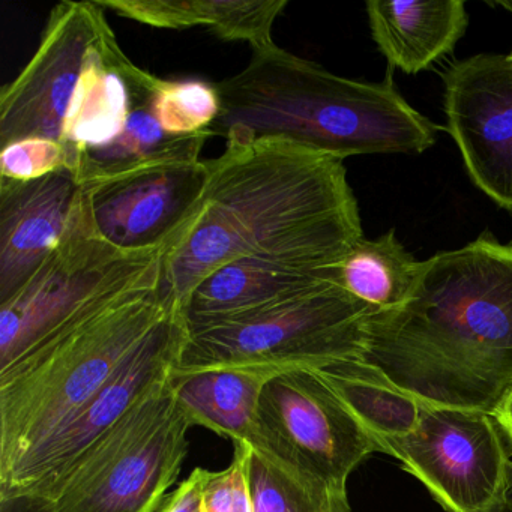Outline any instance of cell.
Returning <instances> with one entry per match:
<instances>
[{
	"label": "cell",
	"instance_id": "cell-1",
	"mask_svg": "<svg viewBox=\"0 0 512 512\" xmlns=\"http://www.w3.org/2000/svg\"><path fill=\"white\" fill-rule=\"evenodd\" d=\"M202 199L161 254L158 293L179 311L199 281L248 257L337 268L364 239L346 167L286 137L229 136Z\"/></svg>",
	"mask_w": 512,
	"mask_h": 512
},
{
	"label": "cell",
	"instance_id": "cell-2",
	"mask_svg": "<svg viewBox=\"0 0 512 512\" xmlns=\"http://www.w3.org/2000/svg\"><path fill=\"white\" fill-rule=\"evenodd\" d=\"M361 359L421 403L493 413L512 385V245L421 262L409 301L368 319Z\"/></svg>",
	"mask_w": 512,
	"mask_h": 512
},
{
	"label": "cell",
	"instance_id": "cell-3",
	"mask_svg": "<svg viewBox=\"0 0 512 512\" xmlns=\"http://www.w3.org/2000/svg\"><path fill=\"white\" fill-rule=\"evenodd\" d=\"M217 86L221 112L208 130L211 137H286L344 161L422 154L439 130L391 80L346 79L275 43L253 49L247 67Z\"/></svg>",
	"mask_w": 512,
	"mask_h": 512
},
{
	"label": "cell",
	"instance_id": "cell-4",
	"mask_svg": "<svg viewBox=\"0 0 512 512\" xmlns=\"http://www.w3.org/2000/svg\"><path fill=\"white\" fill-rule=\"evenodd\" d=\"M172 308L158 287L139 290L0 371V476L85 407Z\"/></svg>",
	"mask_w": 512,
	"mask_h": 512
},
{
	"label": "cell",
	"instance_id": "cell-5",
	"mask_svg": "<svg viewBox=\"0 0 512 512\" xmlns=\"http://www.w3.org/2000/svg\"><path fill=\"white\" fill-rule=\"evenodd\" d=\"M377 313L338 284L224 322L187 331L172 373L208 368L281 373L361 358L365 326Z\"/></svg>",
	"mask_w": 512,
	"mask_h": 512
},
{
	"label": "cell",
	"instance_id": "cell-6",
	"mask_svg": "<svg viewBox=\"0 0 512 512\" xmlns=\"http://www.w3.org/2000/svg\"><path fill=\"white\" fill-rule=\"evenodd\" d=\"M191 424L169 379L104 433L43 503L47 512H155L178 481Z\"/></svg>",
	"mask_w": 512,
	"mask_h": 512
},
{
	"label": "cell",
	"instance_id": "cell-7",
	"mask_svg": "<svg viewBox=\"0 0 512 512\" xmlns=\"http://www.w3.org/2000/svg\"><path fill=\"white\" fill-rule=\"evenodd\" d=\"M161 254H128L79 229L8 301L0 304V371L59 332L139 290L160 284Z\"/></svg>",
	"mask_w": 512,
	"mask_h": 512
},
{
	"label": "cell",
	"instance_id": "cell-8",
	"mask_svg": "<svg viewBox=\"0 0 512 512\" xmlns=\"http://www.w3.org/2000/svg\"><path fill=\"white\" fill-rule=\"evenodd\" d=\"M185 338L184 317L172 308L85 407L0 476L2 502L29 500L43 505L77 460L152 388L169 379Z\"/></svg>",
	"mask_w": 512,
	"mask_h": 512
},
{
	"label": "cell",
	"instance_id": "cell-9",
	"mask_svg": "<svg viewBox=\"0 0 512 512\" xmlns=\"http://www.w3.org/2000/svg\"><path fill=\"white\" fill-rule=\"evenodd\" d=\"M383 452L448 512H490L508 496L512 463L491 413L422 403L415 430Z\"/></svg>",
	"mask_w": 512,
	"mask_h": 512
},
{
	"label": "cell",
	"instance_id": "cell-10",
	"mask_svg": "<svg viewBox=\"0 0 512 512\" xmlns=\"http://www.w3.org/2000/svg\"><path fill=\"white\" fill-rule=\"evenodd\" d=\"M262 445L346 488L350 473L379 442L350 412L316 368H292L274 374L259 406Z\"/></svg>",
	"mask_w": 512,
	"mask_h": 512
},
{
	"label": "cell",
	"instance_id": "cell-11",
	"mask_svg": "<svg viewBox=\"0 0 512 512\" xmlns=\"http://www.w3.org/2000/svg\"><path fill=\"white\" fill-rule=\"evenodd\" d=\"M113 31L98 2L53 8L40 46L0 91V145L41 137L62 142L65 113L92 50Z\"/></svg>",
	"mask_w": 512,
	"mask_h": 512
},
{
	"label": "cell",
	"instance_id": "cell-12",
	"mask_svg": "<svg viewBox=\"0 0 512 512\" xmlns=\"http://www.w3.org/2000/svg\"><path fill=\"white\" fill-rule=\"evenodd\" d=\"M208 167L170 160L83 185L95 233L128 254L164 251L199 206Z\"/></svg>",
	"mask_w": 512,
	"mask_h": 512
},
{
	"label": "cell",
	"instance_id": "cell-13",
	"mask_svg": "<svg viewBox=\"0 0 512 512\" xmlns=\"http://www.w3.org/2000/svg\"><path fill=\"white\" fill-rule=\"evenodd\" d=\"M443 110L473 184L512 212V61L470 56L442 76Z\"/></svg>",
	"mask_w": 512,
	"mask_h": 512
},
{
	"label": "cell",
	"instance_id": "cell-14",
	"mask_svg": "<svg viewBox=\"0 0 512 512\" xmlns=\"http://www.w3.org/2000/svg\"><path fill=\"white\" fill-rule=\"evenodd\" d=\"M86 215L85 191L71 170L28 182L0 178V304L34 277Z\"/></svg>",
	"mask_w": 512,
	"mask_h": 512
},
{
	"label": "cell",
	"instance_id": "cell-15",
	"mask_svg": "<svg viewBox=\"0 0 512 512\" xmlns=\"http://www.w3.org/2000/svg\"><path fill=\"white\" fill-rule=\"evenodd\" d=\"M158 80L133 64L110 31L92 50L65 113L61 143L68 170L76 172L85 152L112 143L124 131L140 95L154 89Z\"/></svg>",
	"mask_w": 512,
	"mask_h": 512
},
{
	"label": "cell",
	"instance_id": "cell-16",
	"mask_svg": "<svg viewBox=\"0 0 512 512\" xmlns=\"http://www.w3.org/2000/svg\"><path fill=\"white\" fill-rule=\"evenodd\" d=\"M337 268L275 259H239L203 278L179 313L187 331L254 313L337 283Z\"/></svg>",
	"mask_w": 512,
	"mask_h": 512
},
{
	"label": "cell",
	"instance_id": "cell-17",
	"mask_svg": "<svg viewBox=\"0 0 512 512\" xmlns=\"http://www.w3.org/2000/svg\"><path fill=\"white\" fill-rule=\"evenodd\" d=\"M367 16L380 53L406 74H419L449 55L469 25L463 0H370Z\"/></svg>",
	"mask_w": 512,
	"mask_h": 512
},
{
	"label": "cell",
	"instance_id": "cell-18",
	"mask_svg": "<svg viewBox=\"0 0 512 512\" xmlns=\"http://www.w3.org/2000/svg\"><path fill=\"white\" fill-rule=\"evenodd\" d=\"M104 10L157 29L203 26L224 41L253 49L274 44L272 26L287 0H97Z\"/></svg>",
	"mask_w": 512,
	"mask_h": 512
},
{
	"label": "cell",
	"instance_id": "cell-19",
	"mask_svg": "<svg viewBox=\"0 0 512 512\" xmlns=\"http://www.w3.org/2000/svg\"><path fill=\"white\" fill-rule=\"evenodd\" d=\"M277 373L244 368H208L172 373L170 386L191 427H205L232 443L259 439L263 388Z\"/></svg>",
	"mask_w": 512,
	"mask_h": 512
},
{
	"label": "cell",
	"instance_id": "cell-20",
	"mask_svg": "<svg viewBox=\"0 0 512 512\" xmlns=\"http://www.w3.org/2000/svg\"><path fill=\"white\" fill-rule=\"evenodd\" d=\"M155 88L140 95L128 116L124 131L112 143L85 152L80 157L74 172L79 184L103 181L161 161L200 158L211 134L208 131L191 136L167 134L152 106Z\"/></svg>",
	"mask_w": 512,
	"mask_h": 512
},
{
	"label": "cell",
	"instance_id": "cell-21",
	"mask_svg": "<svg viewBox=\"0 0 512 512\" xmlns=\"http://www.w3.org/2000/svg\"><path fill=\"white\" fill-rule=\"evenodd\" d=\"M316 370L379 442L380 452L385 443L409 436L418 425L421 401L361 358L337 359Z\"/></svg>",
	"mask_w": 512,
	"mask_h": 512
},
{
	"label": "cell",
	"instance_id": "cell-22",
	"mask_svg": "<svg viewBox=\"0 0 512 512\" xmlns=\"http://www.w3.org/2000/svg\"><path fill=\"white\" fill-rule=\"evenodd\" d=\"M421 262L403 247L394 230L376 239H362L338 265L341 289L374 310L403 307L418 283Z\"/></svg>",
	"mask_w": 512,
	"mask_h": 512
},
{
	"label": "cell",
	"instance_id": "cell-23",
	"mask_svg": "<svg viewBox=\"0 0 512 512\" xmlns=\"http://www.w3.org/2000/svg\"><path fill=\"white\" fill-rule=\"evenodd\" d=\"M250 488L254 512H352L347 488L262 445H251Z\"/></svg>",
	"mask_w": 512,
	"mask_h": 512
},
{
	"label": "cell",
	"instance_id": "cell-24",
	"mask_svg": "<svg viewBox=\"0 0 512 512\" xmlns=\"http://www.w3.org/2000/svg\"><path fill=\"white\" fill-rule=\"evenodd\" d=\"M154 113L170 136L205 133L221 112L218 86L202 80L160 79L154 94Z\"/></svg>",
	"mask_w": 512,
	"mask_h": 512
},
{
	"label": "cell",
	"instance_id": "cell-25",
	"mask_svg": "<svg viewBox=\"0 0 512 512\" xmlns=\"http://www.w3.org/2000/svg\"><path fill=\"white\" fill-rule=\"evenodd\" d=\"M232 463L226 469L206 470L202 512H254L250 488L251 445L233 443Z\"/></svg>",
	"mask_w": 512,
	"mask_h": 512
},
{
	"label": "cell",
	"instance_id": "cell-26",
	"mask_svg": "<svg viewBox=\"0 0 512 512\" xmlns=\"http://www.w3.org/2000/svg\"><path fill=\"white\" fill-rule=\"evenodd\" d=\"M68 169V155L62 143L56 140H19L2 148L0 178L13 181H35L52 173Z\"/></svg>",
	"mask_w": 512,
	"mask_h": 512
},
{
	"label": "cell",
	"instance_id": "cell-27",
	"mask_svg": "<svg viewBox=\"0 0 512 512\" xmlns=\"http://www.w3.org/2000/svg\"><path fill=\"white\" fill-rule=\"evenodd\" d=\"M206 469L197 467L187 479L170 491L155 512H202L203 482Z\"/></svg>",
	"mask_w": 512,
	"mask_h": 512
},
{
	"label": "cell",
	"instance_id": "cell-28",
	"mask_svg": "<svg viewBox=\"0 0 512 512\" xmlns=\"http://www.w3.org/2000/svg\"><path fill=\"white\" fill-rule=\"evenodd\" d=\"M491 415L499 425L503 437H506L512 445V385L509 386L508 391L505 392Z\"/></svg>",
	"mask_w": 512,
	"mask_h": 512
},
{
	"label": "cell",
	"instance_id": "cell-29",
	"mask_svg": "<svg viewBox=\"0 0 512 512\" xmlns=\"http://www.w3.org/2000/svg\"><path fill=\"white\" fill-rule=\"evenodd\" d=\"M490 512H512L511 500L506 499L505 502L500 503L496 508L491 509Z\"/></svg>",
	"mask_w": 512,
	"mask_h": 512
},
{
	"label": "cell",
	"instance_id": "cell-30",
	"mask_svg": "<svg viewBox=\"0 0 512 512\" xmlns=\"http://www.w3.org/2000/svg\"><path fill=\"white\" fill-rule=\"evenodd\" d=\"M506 499L511 500V502H512V470H511V481H509L508 496H506Z\"/></svg>",
	"mask_w": 512,
	"mask_h": 512
},
{
	"label": "cell",
	"instance_id": "cell-31",
	"mask_svg": "<svg viewBox=\"0 0 512 512\" xmlns=\"http://www.w3.org/2000/svg\"><path fill=\"white\" fill-rule=\"evenodd\" d=\"M503 5H505V7L512 8V4H503ZM508 56H509V59H511V61H512V50H511V53H509Z\"/></svg>",
	"mask_w": 512,
	"mask_h": 512
}]
</instances>
